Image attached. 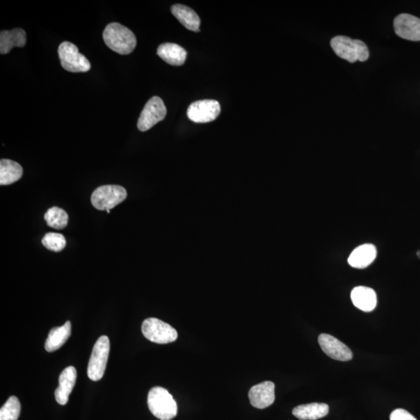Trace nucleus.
Here are the masks:
<instances>
[{
  "label": "nucleus",
  "instance_id": "nucleus-20",
  "mask_svg": "<svg viewBox=\"0 0 420 420\" xmlns=\"http://www.w3.org/2000/svg\"><path fill=\"white\" fill-rule=\"evenodd\" d=\"M71 330L72 326L69 321L61 327L54 328L46 339L45 350L51 353L60 349L70 338Z\"/></svg>",
  "mask_w": 420,
  "mask_h": 420
},
{
  "label": "nucleus",
  "instance_id": "nucleus-15",
  "mask_svg": "<svg viewBox=\"0 0 420 420\" xmlns=\"http://www.w3.org/2000/svg\"><path fill=\"white\" fill-rule=\"evenodd\" d=\"M377 249L375 245L365 244L354 249L350 254L348 262L350 266L356 268L369 267L375 260Z\"/></svg>",
  "mask_w": 420,
  "mask_h": 420
},
{
  "label": "nucleus",
  "instance_id": "nucleus-10",
  "mask_svg": "<svg viewBox=\"0 0 420 420\" xmlns=\"http://www.w3.org/2000/svg\"><path fill=\"white\" fill-rule=\"evenodd\" d=\"M318 344L327 356L339 361H349L353 358L350 348L329 334H321Z\"/></svg>",
  "mask_w": 420,
  "mask_h": 420
},
{
  "label": "nucleus",
  "instance_id": "nucleus-16",
  "mask_svg": "<svg viewBox=\"0 0 420 420\" xmlns=\"http://www.w3.org/2000/svg\"><path fill=\"white\" fill-rule=\"evenodd\" d=\"M27 42L26 32L22 29L2 31L0 33V54H8L13 48H23Z\"/></svg>",
  "mask_w": 420,
  "mask_h": 420
},
{
  "label": "nucleus",
  "instance_id": "nucleus-18",
  "mask_svg": "<svg viewBox=\"0 0 420 420\" xmlns=\"http://www.w3.org/2000/svg\"><path fill=\"white\" fill-rule=\"evenodd\" d=\"M330 412L325 403L300 405L293 410V415L300 420H317L325 417Z\"/></svg>",
  "mask_w": 420,
  "mask_h": 420
},
{
  "label": "nucleus",
  "instance_id": "nucleus-6",
  "mask_svg": "<svg viewBox=\"0 0 420 420\" xmlns=\"http://www.w3.org/2000/svg\"><path fill=\"white\" fill-rule=\"evenodd\" d=\"M142 332L150 342L167 344L178 339V332L168 323L160 319L150 318L143 321Z\"/></svg>",
  "mask_w": 420,
  "mask_h": 420
},
{
  "label": "nucleus",
  "instance_id": "nucleus-4",
  "mask_svg": "<svg viewBox=\"0 0 420 420\" xmlns=\"http://www.w3.org/2000/svg\"><path fill=\"white\" fill-rule=\"evenodd\" d=\"M62 67L71 73H86L91 65L86 57L80 54L76 46L69 42H64L58 49Z\"/></svg>",
  "mask_w": 420,
  "mask_h": 420
},
{
  "label": "nucleus",
  "instance_id": "nucleus-5",
  "mask_svg": "<svg viewBox=\"0 0 420 420\" xmlns=\"http://www.w3.org/2000/svg\"><path fill=\"white\" fill-rule=\"evenodd\" d=\"M110 353V341L102 336L97 339L89 361L88 375L94 382L100 380L106 369Z\"/></svg>",
  "mask_w": 420,
  "mask_h": 420
},
{
  "label": "nucleus",
  "instance_id": "nucleus-22",
  "mask_svg": "<svg viewBox=\"0 0 420 420\" xmlns=\"http://www.w3.org/2000/svg\"><path fill=\"white\" fill-rule=\"evenodd\" d=\"M45 220L49 227L56 229H62L67 226L69 216L64 209L52 207L45 214Z\"/></svg>",
  "mask_w": 420,
  "mask_h": 420
},
{
  "label": "nucleus",
  "instance_id": "nucleus-7",
  "mask_svg": "<svg viewBox=\"0 0 420 420\" xmlns=\"http://www.w3.org/2000/svg\"><path fill=\"white\" fill-rule=\"evenodd\" d=\"M126 188L109 185L97 188L91 195L92 205L98 210H108L120 204L127 199Z\"/></svg>",
  "mask_w": 420,
  "mask_h": 420
},
{
  "label": "nucleus",
  "instance_id": "nucleus-9",
  "mask_svg": "<svg viewBox=\"0 0 420 420\" xmlns=\"http://www.w3.org/2000/svg\"><path fill=\"white\" fill-rule=\"evenodd\" d=\"M220 105L215 100H202L193 102L188 108V119L196 123H207L218 119Z\"/></svg>",
  "mask_w": 420,
  "mask_h": 420
},
{
  "label": "nucleus",
  "instance_id": "nucleus-19",
  "mask_svg": "<svg viewBox=\"0 0 420 420\" xmlns=\"http://www.w3.org/2000/svg\"><path fill=\"white\" fill-rule=\"evenodd\" d=\"M172 13L184 27L200 32V19L193 9L185 5L175 4L172 6Z\"/></svg>",
  "mask_w": 420,
  "mask_h": 420
},
{
  "label": "nucleus",
  "instance_id": "nucleus-1",
  "mask_svg": "<svg viewBox=\"0 0 420 420\" xmlns=\"http://www.w3.org/2000/svg\"><path fill=\"white\" fill-rule=\"evenodd\" d=\"M104 43L120 55L132 54L136 46L134 32L119 23L109 24L103 32Z\"/></svg>",
  "mask_w": 420,
  "mask_h": 420
},
{
  "label": "nucleus",
  "instance_id": "nucleus-2",
  "mask_svg": "<svg viewBox=\"0 0 420 420\" xmlns=\"http://www.w3.org/2000/svg\"><path fill=\"white\" fill-rule=\"evenodd\" d=\"M147 404L151 413L161 420H172L178 414V405L175 399L161 387H155L150 391Z\"/></svg>",
  "mask_w": 420,
  "mask_h": 420
},
{
  "label": "nucleus",
  "instance_id": "nucleus-11",
  "mask_svg": "<svg viewBox=\"0 0 420 420\" xmlns=\"http://www.w3.org/2000/svg\"><path fill=\"white\" fill-rule=\"evenodd\" d=\"M396 35L406 40L420 41V19L411 15H400L394 21Z\"/></svg>",
  "mask_w": 420,
  "mask_h": 420
},
{
  "label": "nucleus",
  "instance_id": "nucleus-3",
  "mask_svg": "<svg viewBox=\"0 0 420 420\" xmlns=\"http://www.w3.org/2000/svg\"><path fill=\"white\" fill-rule=\"evenodd\" d=\"M330 44L334 54L348 62L353 63L369 60V50L362 41L353 40L346 36H337L332 39Z\"/></svg>",
  "mask_w": 420,
  "mask_h": 420
},
{
  "label": "nucleus",
  "instance_id": "nucleus-14",
  "mask_svg": "<svg viewBox=\"0 0 420 420\" xmlns=\"http://www.w3.org/2000/svg\"><path fill=\"white\" fill-rule=\"evenodd\" d=\"M351 300L358 309L371 312L377 305V294L373 289L366 286H357L351 292Z\"/></svg>",
  "mask_w": 420,
  "mask_h": 420
},
{
  "label": "nucleus",
  "instance_id": "nucleus-12",
  "mask_svg": "<svg viewBox=\"0 0 420 420\" xmlns=\"http://www.w3.org/2000/svg\"><path fill=\"white\" fill-rule=\"evenodd\" d=\"M249 399L255 408L264 410L275 401V385L272 382H264L256 385L249 391Z\"/></svg>",
  "mask_w": 420,
  "mask_h": 420
},
{
  "label": "nucleus",
  "instance_id": "nucleus-21",
  "mask_svg": "<svg viewBox=\"0 0 420 420\" xmlns=\"http://www.w3.org/2000/svg\"><path fill=\"white\" fill-rule=\"evenodd\" d=\"M23 168L17 162L8 159L0 161V185L9 186L22 179Z\"/></svg>",
  "mask_w": 420,
  "mask_h": 420
},
{
  "label": "nucleus",
  "instance_id": "nucleus-26",
  "mask_svg": "<svg viewBox=\"0 0 420 420\" xmlns=\"http://www.w3.org/2000/svg\"><path fill=\"white\" fill-rule=\"evenodd\" d=\"M106 212H107L108 213H111V210H110V209H108V210H106Z\"/></svg>",
  "mask_w": 420,
  "mask_h": 420
},
{
  "label": "nucleus",
  "instance_id": "nucleus-17",
  "mask_svg": "<svg viewBox=\"0 0 420 420\" xmlns=\"http://www.w3.org/2000/svg\"><path fill=\"white\" fill-rule=\"evenodd\" d=\"M157 55L167 63L175 67H180L186 60L187 51L179 45L165 43L157 49Z\"/></svg>",
  "mask_w": 420,
  "mask_h": 420
},
{
  "label": "nucleus",
  "instance_id": "nucleus-13",
  "mask_svg": "<svg viewBox=\"0 0 420 420\" xmlns=\"http://www.w3.org/2000/svg\"><path fill=\"white\" fill-rule=\"evenodd\" d=\"M77 377V372L74 366L67 367L58 378V389L55 391L56 402L62 405H67L70 395L74 388Z\"/></svg>",
  "mask_w": 420,
  "mask_h": 420
},
{
  "label": "nucleus",
  "instance_id": "nucleus-23",
  "mask_svg": "<svg viewBox=\"0 0 420 420\" xmlns=\"http://www.w3.org/2000/svg\"><path fill=\"white\" fill-rule=\"evenodd\" d=\"M21 410L18 398L11 396L0 410V420H17L21 414Z\"/></svg>",
  "mask_w": 420,
  "mask_h": 420
},
{
  "label": "nucleus",
  "instance_id": "nucleus-8",
  "mask_svg": "<svg viewBox=\"0 0 420 420\" xmlns=\"http://www.w3.org/2000/svg\"><path fill=\"white\" fill-rule=\"evenodd\" d=\"M166 115L167 108L161 98L153 97L143 108L138 120L137 127L141 132H146L165 119Z\"/></svg>",
  "mask_w": 420,
  "mask_h": 420
},
{
  "label": "nucleus",
  "instance_id": "nucleus-25",
  "mask_svg": "<svg viewBox=\"0 0 420 420\" xmlns=\"http://www.w3.org/2000/svg\"><path fill=\"white\" fill-rule=\"evenodd\" d=\"M390 420H417L408 411L403 409L394 410L390 415Z\"/></svg>",
  "mask_w": 420,
  "mask_h": 420
},
{
  "label": "nucleus",
  "instance_id": "nucleus-24",
  "mask_svg": "<svg viewBox=\"0 0 420 420\" xmlns=\"http://www.w3.org/2000/svg\"><path fill=\"white\" fill-rule=\"evenodd\" d=\"M42 245L50 251L60 252L67 245V241L61 234L48 233L42 239Z\"/></svg>",
  "mask_w": 420,
  "mask_h": 420
}]
</instances>
